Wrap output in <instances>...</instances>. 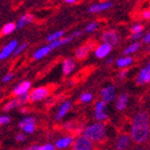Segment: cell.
Masks as SVG:
<instances>
[{
	"label": "cell",
	"instance_id": "obj_3",
	"mask_svg": "<svg viewBox=\"0 0 150 150\" xmlns=\"http://www.w3.org/2000/svg\"><path fill=\"white\" fill-rule=\"evenodd\" d=\"M91 148H93V143L85 135L79 137L74 144V150H91Z\"/></svg>",
	"mask_w": 150,
	"mask_h": 150
},
{
	"label": "cell",
	"instance_id": "obj_39",
	"mask_svg": "<svg viewBox=\"0 0 150 150\" xmlns=\"http://www.w3.org/2000/svg\"><path fill=\"white\" fill-rule=\"evenodd\" d=\"M81 34H82V32H81V30H77V32H75V33H73V34H71V37H73V38L79 37Z\"/></svg>",
	"mask_w": 150,
	"mask_h": 150
},
{
	"label": "cell",
	"instance_id": "obj_21",
	"mask_svg": "<svg viewBox=\"0 0 150 150\" xmlns=\"http://www.w3.org/2000/svg\"><path fill=\"white\" fill-rule=\"evenodd\" d=\"M71 39H73V37H71V36H70V37H68V38H65V39H59V40L52 42L50 45H48V46L50 47V50H54V48L59 47L60 45H63V44H65V43H68L70 40H71Z\"/></svg>",
	"mask_w": 150,
	"mask_h": 150
},
{
	"label": "cell",
	"instance_id": "obj_42",
	"mask_svg": "<svg viewBox=\"0 0 150 150\" xmlns=\"http://www.w3.org/2000/svg\"><path fill=\"white\" fill-rule=\"evenodd\" d=\"M38 146H33V147H30V148H28V149H25V150H38Z\"/></svg>",
	"mask_w": 150,
	"mask_h": 150
},
{
	"label": "cell",
	"instance_id": "obj_20",
	"mask_svg": "<svg viewBox=\"0 0 150 150\" xmlns=\"http://www.w3.org/2000/svg\"><path fill=\"white\" fill-rule=\"evenodd\" d=\"M50 50H50V46H44V47L40 48V50H38L37 52L34 54V58H35V59H41V58L45 57V56L47 55Z\"/></svg>",
	"mask_w": 150,
	"mask_h": 150
},
{
	"label": "cell",
	"instance_id": "obj_17",
	"mask_svg": "<svg viewBox=\"0 0 150 150\" xmlns=\"http://www.w3.org/2000/svg\"><path fill=\"white\" fill-rule=\"evenodd\" d=\"M70 108V103L69 102H65L63 103L62 105H61V107L59 108V110H58V113H57V120H60L61 118H63L66 113H67V111L69 110Z\"/></svg>",
	"mask_w": 150,
	"mask_h": 150
},
{
	"label": "cell",
	"instance_id": "obj_33",
	"mask_svg": "<svg viewBox=\"0 0 150 150\" xmlns=\"http://www.w3.org/2000/svg\"><path fill=\"white\" fill-rule=\"evenodd\" d=\"M10 121H11V119L8 115H1V117H0V124H1V125L8 124V123H10Z\"/></svg>",
	"mask_w": 150,
	"mask_h": 150
},
{
	"label": "cell",
	"instance_id": "obj_44",
	"mask_svg": "<svg viewBox=\"0 0 150 150\" xmlns=\"http://www.w3.org/2000/svg\"><path fill=\"white\" fill-rule=\"evenodd\" d=\"M111 62H112V60H111V59H108V60H107V63H111Z\"/></svg>",
	"mask_w": 150,
	"mask_h": 150
},
{
	"label": "cell",
	"instance_id": "obj_4",
	"mask_svg": "<svg viewBox=\"0 0 150 150\" xmlns=\"http://www.w3.org/2000/svg\"><path fill=\"white\" fill-rule=\"evenodd\" d=\"M30 99V96L28 95H24V96H21L20 98H17V99H14V100L10 101L8 103H6L3 107V110L5 111H8V110H12L16 107H19V106L23 105L24 103H26Z\"/></svg>",
	"mask_w": 150,
	"mask_h": 150
},
{
	"label": "cell",
	"instance_id": "obj_31",
	"mask_svg": "<svg viewBox=\"0 0 150 150\" xmlns=\"http://www.w3.org/2000/svg\"><path fill=\"white\" fill-rule=\"evenodd\" d=\"M142 30H143L142 25L137 24L132 28V34H133V35H135V34H141V33H142Z\"/></svg>",
	"mask_w": 150,
	"mask_h": 150
},
{
	"label": "cell",
	"instance_id": "obj_40",
	"mask_svg": "<svg viewBox=\"0 0 150 150\" xmlns=\"http://www.w3.org/2000/svg\"><path fill=\"white\" fill-rule=\"evenodd\" d=\"M126 74H127V70H123V71L120 73V75H119V78H120V79H123L124 77H126Z\"/></svg>",
	"mask_w": 150,
	"mask_h": 150
},
{
	"label": "cell",
	"instance_id": "obj_12",
	"mask_svg": "<svg viewBox=\"0 0 150 150\" xmlns=\"http://www.w3.org/2000/svg\"><path fill=\"white\" fill-rule=\"evenodd\" d=\"M112 6V2L107 1V2H103V3H98V4L91 5L89 8H88V12L89 13H99L102 12L104 10H107V8H111Z\"/></svg>",
	"mask_w": 150,
	"mask_h": 150
},
{
	"label": "cell",
	"instance_id": "obj_7",
	"mask_svg": "<svg viewBox=\"0 0 150 150\" xmlns=\"http://www.w3.org/2000/svg\"><path fill=\"white\" fill-rule=\"evenodd\" d=\"M17 44H18L17 41L13 40V41H11L8 45H5L4 47L2 48V50H1V54H0V59H1V60H4L5 58H8V56L13 53V52H15L16 48L18 47Z\"/></svg>",
	"mask_w": 150,
	"mask_h": 150
},
{
	"label": "cell",
	"instance_id": "obj_13",
	"mask_svg": "<svg viewBox=\"0 0 150 150\" xmlns=\"http://www.w3.org/2000/svg\"><path fill=\"white\" fill-rule=\"evenodd\" d=\"M110 52H111V46L104 43V44L100 45V46L96 50V56H97L98 58H104V57H106Z\"/></svg>",
	"mask_w": 150,
	"mask_h": 150
},
{
	"label": "cell",
	"instance_id": "obj_41",
	"mask_svg": "<svg viewBox=\"0 0 150 150\" xmlns=\"http://www.w3.org/2000/svg\"><path fill=\"white\" fill-rule=\"evenodd\" d=\"M144 42H145V43H150V33L148 34L147 36H146L145 38H144Z\"/></svg>",
	"mask_w": 150,
	"mask_h": 150
},
{
	"label": "cell",
	"instance_id": "obj_25",
	"mask_svg": "<svg viewBox=\"0 0 150 150\" xmlns=\"http://www.w3.org/2000/svg\"><path fill=\"white\" fill-rule=\"evenodd\" d=\"M140 46H141V44L139 42L132 43V44L129 45V46H128V47L124 50V54H125V55H128V54L134 53V52H137V50L140 48Z\"/></svg>",
	"mask_w": 150,
	"mask_h": 150
},
{
	"label": "cell",
	"instance_id": "obj_2",
	"mask_svg": "<svg viewBox=\"0 0 150 150\" xmlns=\"http://www.w3.org/2000/svg\"><path fill=\"white\" fill-rule=\"evenodd\" d=\"M84 135L91 142H102L106 138L105 126L103 124H93L84 130Z\"/></svg>",
	"mask_w": 150,
	"mask_h": 150
},
{
	"label": "cell",
	"instance_id": "obj_22",
	"mask_svg": "<svg viewBox=\"0 0 150 150\" xmlns=\"http://www.w3.org/2000/svg\"><path fill=\"white\" fill-rule=\"evenodd\" d=\"M88 52H89V48L87 46H81L77 50L76 52V57L78 59H84L85 57H87Z\"/></svg>",
	"mask_w": 150,
	"mask_h": 150
},
{
	"label": "cell",
	"instance_id": "obj_35",
	"mask_svg": "<svg viewBox=\"0 0 150 150\" xmlns=\"http://www.w3.org/2000/svg\"><path fill=\"white\" fill-rule=\"evenodd\" d=\"M24 139H25V135L23 133H19V134L16 135V141H18V142H22Z\"/></svg>",
	"mask_w": 150,
	"mask_h": 150
},
{
	"label": "cell",
	"instance_id": "obj_19",
	"mask_svg": "<svg viewBox=\"0 0 150 150\" xmlns=\"http://www.w3.org/2000/svg\"><path fill=\"white\" fill-rule=\"evenodd\" d=\"M127 103H128L127 95H124V93H123V95H121L120 97H119L118 100H117V108H118L119 110H123L126 107Z\"/></svg>",
	"mask_w": 150,
	"mask_h": 150
},
{
	"label": "cell",
	"instance_id": "obj_29",
	"mask_svg": "<svg viewBox=\"0 0 150 150\" xmlns=\"http://www.w3.org/2000/svg\"><path fill=\"white\" fill-rule=\"evenodd\" d=\"M98 28V23L97 22H90L89 24L86 26V28H85V30L86 32H93V30H96V28Z\"/></svg>",
	"mask_w": 150,
	"mask_h": 150
},
{
	"label": "cell",
	"instance_id": "obj_6",
	"mask_svg": "<svg viewBox=\"0 0 150 150\" xmlns=\"http://www.w3.org/2000/svg\"><path fill=\"white\" fill-rule=\"evenodd\" d=\"M102 39L103 41L105 42V44H108L110 46H113L118 43V35H117V33L113 32V30H107L103 34L102 36Z\"/></svg>",
	"mask_w": 150,
	"mask_h": 150
},
{
	"label": "cell",
	"instance_id": "obj_9",
	"mask_svg": "<svg viewBox=\"0 0 150 150\" xmlns=\"http://www.w3.org/2000/svg\"><path fill=\"white\" fill-rule=\"evenodd\" d=\"M138 84H146L150 82V63H148L145 68L141 70L140 75L137 79Z\"/></svg>",
	"mask_w": 150,
	"mask_h": 150
},
{
	"label": "cell",
	"instance_id": "obj_28",
	"mask_svg": "<svg viewBox=\"0 0 150 150\" xmlns=\"http://www.w3.org/2000/svg\"><path fill=\"white\" fill-rule=\"evenodd\" d=\"M91 99H93V96L90 95V93H83V95H81V97H80V100L82 101L83 103L90 102V101H91Z\"/></svg>",
	"mask_w": 150,
	"mask_h": 150
},
{
	"label": "cell",
	"instance_id": "obj_10",
	"mask_svg": "<svg viewBox=\"0 0 150 150\" xmlns=\"http://www.w3.org/2000/svg\"><path fill=\"white\" fill-rule=\"evenodd\" d=\"M102 97L104 102H110L115 97V88L113 86H107L102 90Z\"/></svg>",
	"mask_w": 150,
	"mask_h": 150
},
{
	"label": "cell",
	"instance_id": "obj_23",
	"mask_svg": "<svg viewBox=\"0 0 150 150\" xmlns=\"http://www.w3.org/2000/svg\"><path fill=\"white\" fill-rule=\"evenodd\" d=\"M131 62H132V59L130 57H124L117 61V65L119 67H125V66H128V65L131 64Z\"/></svg>",
	"mask_w": 150,
	"mask_h": 150
},
{
	"label": "cell",
	"instance_id": "obj_45",
	"mask_svg": "<svg viewBox=\"0 0 150 150\" xmlns=\"http://www.w3.org/2000/svg\"><path fill=\"white\" fill-rule=\"evenodd\" d=\"M135 150H144V149H142V148H140V149H135Z\"/></svg>",
	"mask_w": 150,
	"mask_h": 150
},
{
	"label": "cell",
	"instance_id": "obj_27",
	"mask_svg": "<svg viewBox=\"0 0 150 150\" xmlns=\"http://www.w3.org/2000/svg\"><path fill=\"white\" fill-rule=\"evenodd\" d=\"M30 124H34V119L33 118H25V119H23L20 123H19V127H20L21 129H23L25 126L30 125Z\"/></svg>",
	"mask_w": 150,
	"mask_h": 150
},
{
	"label": "cell",
	"instance_id": "obj_24",
	"mask_svg": "<svg viewBox=\"0 0 150 150\" xmlns=\"http://www.w3.org/2000/svg\"><path fill=\"white\" fill-rule=\"evenodd\" d=\"M17 28V25L15 23H8L6 25H4L2 28V34L3 35H8L12 32L15 30V28Z\"/></svg>",
	"mask_w": 150,
	"mask_h": 150
},
{
	"label": "cell",
	"instance_id": "obj_15",
	"mask_svg": "<svg viewBox=\"0 0 150 150\" xmlns=\"http://www.w3.org/2000/svg\"><path fill=\"white\" fill-rule=\"evenodd\" d=\"M130 143V139L127 135H122L117 141V150H125Z\"/></svg>",
	"mask_w": 150,
	"mask_h": 150
},
{
	"label": "cell",
	"instance_id": "obj_8",
	"mask_svg": "<svg viewBox=\"0 0 150 150\" xmlns=\"http://www.w3.org/2000/svg\"><path fill=\"white\" fill-rule=\"evenodd\" d=\"M105 105H106V102L104 101H100V102L97 103V105H96V118L98 119L99 121H103V120H106L107 119V113L105 112Z\"/></svg>",
	"mask_w": 150,
	"mask_h": 150
},
{
	"label": "cell",
	"instance_id": "obj_18",
	"mask_svg": "<svg viewBox=\"0 0 150 150\" xmlns=\"http://www.w3.org/2000/svg\"><path fill=\"white\" fill-rule=\"evenodd\" d=\"M33 19H34V17H33L30 14H26V15H23L22 17L18 20L17 22V28H21L22 26H24L25 24H28V23H30L33 21Z\"/></svg>",
	"mask_w": 150,
	"mask_h": 150
},
{
	"label": "cell",
	"instance_id": "obj_16",
	"mask_svg": "<svg viewBox=\"0 0 150 150\" xmlns=\"http://www.w3.org/2000/svg\"><path fill=\"white\" fill-rule=\"evenodd\" d=\"M74 142V139L70 138V137H67V138H62L60 140H58L56 142V147L59 148V149H62V148H66Z\"/></svg>",
	"mask_w": 150,
	"mask_h": 150
},
{
	"label": "cell",
	"instance_id": "obj_34",
	"mask_svg": "<svg viewBox=\"0 0 150 150\" xmlns=\"http://www.w3.org/2000/svg\"><path fill=\"white\" fill-rule=\"evenodd\" d=\"M38 150H55V147L50 144H46V145H43L41 147L38 148Z\"/></svg>",
	"mask_w": 150,
	"mask_h": 150
},
{
	"label": "cell",
	"instance_id": "obj_26",
	"mask_svg": "<svg viewBox=\"0 0 150 150\" xmlns=\"http://www.w3.org/2000/svg\"><path fill=\"white\" fill-rule=\"evenodd\" d=\"M63 34H64V32H63V30H59V32L54 33V34H52V35H50L47 37V41H50V42L52 43V42H54V41L59 40V38L62 37Z\"/></svg>",
	"mask_w": 150,
	"mask_h": 150
},
{
	"label": "cell",
	"instance_id": "obj_30",
	"mask_svg": "<svg viewBox=\"0 0 150 150\" xmlns=\"http://www.w3.org/2000/svg\"><path fill=\"white\" fill-rule=\"evenodd\" d=\"M26 46H28V44L26 43H23V44H21V45H19L17 48H16V50L14 52V54H15V56H17V55H19L20 53H22L23 50L26 48Z\"/></svg>",
	"mask_w": 150,
	"mask_h": 150
},
{
	"label": "cell",
	"instance_id": "obj_32",
	"mask_svg": "<svg viewBox=\"0 0 150 150\" xmlns=\"http://www.w3.org/2000/svg\"><path fill=\"white\" fill-rule=\"evenodd\" d=\"M23 130L28 133H33L34 132V130H35V124H30V125L25 126V127L23 128Z\"/></svg>",
	"mask_w": 150,
	"mask_h": 150
},
{
	"label": "cell",
	"instance_id": "obj_11",
	"mask_svg": "<svg viewBox=\"0 0 150 150\" xmlns=\"http://www.w3.org/2000/svg\"><path fill=\"white\" fill-rule=\"evenodd\" d=\"M30 88V82L28 81H24V82L20 83L19 85H17L14 89V95L16 96H24L26 95L28 90Z\"/></svg>",
	"mask_w": 150,
	"mask_h": 150
},
{
	"label": "cell",
	"instance_id": "obj_37",
	"mask_svg": "<svg viewBox=\"0 0 150 150\" xmlns=\"http://www.w3.org/2000/svg\"><path fill=\"white\" fill-rule=\"evenodd\" d=\"M143 18H145V19H150V11H144L143 12Z\"/></svg>",
	"mask_w": 150,
	"mask_h": 150
},
{
	"label": "cell",
	"instance_id": "obj_36",
	"mask_svg": "<svg viewBox=\"0 0 150 150\" xmlns=\"http://www.w3.org/2000/svg\"><path fill=\"white\" fill-rule=\"evenodd\" d=\"M12 79H13V74H8V75L2 79V82H8V81L12 80Z\"/></svg>",
	"mask_w": 150,
	"mask_h": 150
},
{
	"label": "cell",
	"instance_id": "obj_5",
	"mask_svg": "<svg viewBox=\"0 0 150 150\" xmlns=\"http://www.w3.org/2000/svg\"><path fill=\"white\" fill-rule=\"evenodd\" d=\"M48 96V89L46 87H39L36 88L34 91L30 95V99L33 102H37V101H41Z\"/></svg>",
	"mask_w": 150,
	"mask_h": 150
},
{
	"label": "cell",
	"instance_id": "obj_1",
	"mask_svg": "<svg viewBox=\"0 0 150 150\" xmlns=\"http://www.w3.org/2000/svg\"><path fill=\"white\" fill-rule=\"evenodd\" d=\"M149 135V121L148 115L144 112L138 113L133 119L131 128V138L135 143H143Z\"/></svg>",
	"mask_w": 150,
	"mask_h": 150
},
{
	"label": "cell",
	"instance_id": "obj_38",
	"mask_svg": "<svg viewBox=\"0 0 150 150\" xmlns=\"http://www.w3.org/2000/svg\"><path fill=\"white\" fill-rule=\"evenodd\" d=\"M142 33H141V34H135V35H132L131 36V39H132V40H137V39H139V38H141L142 37Z\"/></svg>",
	"mask_w": 150,
	"mask_h": 150
},
{
	"label": "cell",
	"instance_id": "obj_43",
	"mask_svg": "<svg viewBox=\"0 0 150 150\" xmlns=\"http://www.w3.org/2000/svg\"><path fill=\"white\" fill-rule=\"evenodd\" d=\"M65 3H76L75 0H65Z\"/></svg>",
	"mask_w": 150,
	"mask_h": 150
},
{
	"label": "cell",
	"instance_id": "obj_14",
	"mask_svg": "<svg viewBox=\"0 0 150 150\" xmlns=\"http://www.w3.org/2000/svg\"><path fill=\"white\" fill-rule=\"evenodd\" d=\"M75 66H76L75 61L71 60V59H66V60L63 62V66H62L63 74H64L65 76L71 74V71L75 69Z\"/></svg>",
	"mask_w": 150,
	"mask_h": 150
}]
</instances>
